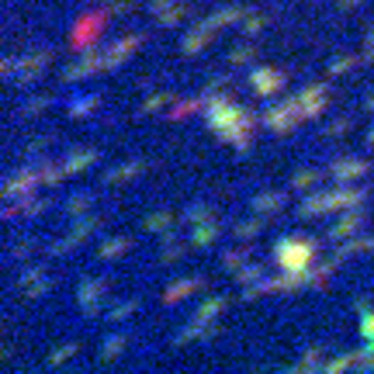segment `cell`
Masks as SVG:
<instances>
[{
	"label": "cell",
	"instance_id": "obj_1",
	"mask_svg": "<svg viewBox=\"0 0 374 374\" xmlns=\"http://www.w3.org/2000/svg\"><path fill=\"white\" fill-rule=\"evenodd\" d=\"M205 118H208V132H215L222 142H229L236 153H250L253 135H257V114L250 107L229 101L225 94H218L212 101H205Z\"/></svg>",
	"mask_w": 374,
	"mask_h": 374
},
{
	"label": "cell",
	"instance_id": "obj_40",
	"mask_svg": "<svg viewBox=\"0 0 374 374\" xmlns=\"http://www.w3.org/2000/svg\"><path fill=\"white\" fill-rule=\"evenodd\" d=\"M253 55H257L253 38H242L236 49H229V66H246V63H253Z\"/></svg>",
	"mask_w": 374,
	"mask_h": 374
},
{
	"label": "cell",
	"instance_id": "obj_61",
	"mask_svg": "<svg viewBox=\"0 0 374 374\" xmlns=\"http://www.w3.org/2000/svg\"><path fill=\"white\" fill-rule=\"evenodd\" d=\"M97 4H107V0H97Z\"/></svg>",
	"mask_w": 374,
	"mask_h": 374
},
{
	"label": "cell",
	"instance_id": "obj_58",
	"mask_svg": "<svg viewBox=\"0 0 374 374\" xmlns=\"http://www.w3.org/2000/svg\"><path fill=\"white\" fill-rule=\"evenodd\" d=\"M336 4H340L343 11H350V7H357V4H364V0H336Z\"/></svg>",
	"mask_w": 374,
	"mask_h": 374
},
{
	"label": "cell",
	"instance_id": "obj_44",
	"mask_svg": "<svg viewBox=\"0 0 374 374\" xmlns=\"http://www.w3.org/2000/svg\"><path fill=\"white\" fill-rule=\"evenodd\" d=\"M250 264V250L246 246H240V250H229V253H222V267L229 270V274H236L240 267H246Z\"/></svg>",
	"mask_w": 374,
	"mask_h": 374
},
{
	"label": "cell",
	"instance_id": "obj_39",
	"mask_svg": "<svg viewBox=\"0 0 374 374\" xmlns=\"http://www.w3.org/2000/svg\"><path fill=\"white\" fill-rule=\"evenodd\" d=\"M90 201H94V194H90V191H77V194H70V198H66V215H70V218L87 215Z\"/></svg>",
	"mask_w": 374,
	"mask_h": 374
},
{
	"label": "cell",
	"instance_id": "obj_49",
	"mask_svg": "<svg viewBox=\"0 0 374 374\" xmlns=\"http://www.w3.org/2000/svg\"><path fill=\"white\" fill-rule=\"evenodd\" d=\"M94 107H97V97H94V94H83V97H77V101L70 105V118H87Z\"/></svg>",
	"mask_w": 374,
	"mask_h": 374
},
{
	"label": "cell",
	"instance_id": "obj_45",
	"mask_svg": "<svg viewBox=\"0 0 374 374\" xmlns=\"http://www.w3.org/2000/svg\"><path fill=\"white\" fill-rule=\"evenodd\" d=\"M173 101H177L173 94H163V90H160V94H149V97L142 101V107H139V111H142V114H156V111H163V107H170Z\"/></svg>",
	"mask_w": 374,
	"mask_h": 374
},
{
	"label": "cell",
	"instance_id": "obj_47",
	"mask_svg": "<svg viewBox=\"0 0 374 374\" xmlns=\"http://www.w3.org/2000/svg\"><path fill=\"white\" fill-rule=\"evenodd\" d=\"M225 87H229V77H225V73H215V77H208V80H205V87H201V97H205V101H212V97H218V94H225Z\"/></svg>",
	"mask_w": 374,
	"mask_h": 374
},
{
	"label": "cell",
	"instance_id": "obj_15",
	"mask_svg": "<svg viewBox=\"0 0 374 374\" xmlns=\"http://www.w3.org/2000/svg\"><path fill=\"white\" fill-rule=\"evenodd\" d=\"M215 336H218V326H215L212 319L194 316V319L187 322L184 329L173 336V343H177V347H184V343H191V340H215Z\"/></svg>",
	"mask_w": 374,
	"mask_h": 374
},
{
	"label": "cell",
	"instance_id": "obj_57",
	"mask_svg": "<svg viewBox=\"0 0 374 374\" xmlns=\"http://www.w3.org/2000/svg\"><path fill=\"white\" fill-rule=\"evenodd\" d=\"M364 63H374V28L368 31V46H364Z\"/></svg>",
	"mask_w": 374,
	"mask_h": 374
},
{
	"label": "cell",
	"instance_id": "obj_46",
	"mask_svg": "<svg viewBox=\"0 0 374 374\" xmlns=\"http://www.w3.org/2000/svg\"><path fill=\"white\" fill-rule=\"evenodd\" d=\"M267 277V270L260 267V264H246V267L236 270V281H240L242 288H250V284H257V281H264Z\"/></svg>",
	"mask_w": 374,
	"mask_h": 374
},
{
	"label": "cell",
	"instance_id": "obj_10",
	"mask_svg": "<svg viewBox=\"0 0 374 374\" xmlns=\"http://www.w3.org/2000/svg\"><path fill=\"white\" fill-rule=\"evenodd\" d=\"M38 184H42L38 166H21V170H14V173L7 177V184H4V198H7V201L28 198V194H35V187Z\"/></svg>",
	"mask_w": 374,
	"mask_h": 374
},
{
	"label": "cell",
	"instance_id": "obj_12",
	"mask_svg": "<svg viewBox=\"0 0 374 374\" xmlns=\"http://www.w3.org/2000/svg\"><path fill=\"white\" fill-rule=\"evenodd\" d=\"M329 198H333V212H347V208H357V205H364L368 201V187L360 184H336L329 191Z\"/></svg>",
	"mask_w": 374,
	"mask_h": 374
},
{
	"label": "cell",
	"instance_id": "obj_50",
	"mask_svg": "<svg viewBox=\"0 0 374 374\" xmlns=\"http://www.w3.org/2000/svg\"><path fill=\"white\" fill-rule=\"evenodd\" d=\"M49 105H53V97H31V101H25V105L18 107V114L21 118H35V114H42Z\"/></svg>",
	"mask_w": 374,
	"mask_h": 374
},
{
	"label": "cell",
	"instance_id": "obj_51",
	"mask_svg": "<svg viewBox=\"0 0 374 374\" xmlns=\"http://www.w3.org/2000/svg\"><path fill=\"white\" fill-rule=\"evenodd\" d=\"M73 353H77V343H63L59 350H53V353H49V368H59V364H66Z\"/></svg>",
	"mask_w": 374,
	"mask_h": 374
},
{
	"label": "cell",
	"instance_id": "obj_54",
	"mask_svg": "<svg viewBox=\"0 0 374 374\" xmlns=\"http://www.w3.org/2000/svg\"><path fill=\"white\" fill-rule=\"evenodd\" d=\"M360 336H364V340H374V312L371 309L360 312Z\"/></svg>",
	"mask_w": 374,
	"mask_h": 374
},
{
	"label": "cell",
	"instance_id": "obj_53",
	"mask_svg": "<svg viewBox=\"0 0 374 374\" xmlns=\"http://www.w3.org/2000/svg\"><path fill=\"white\" fill-rule=\"evenodd\" d=\"M53 146V135H35L31 142H25V153H31V156H38L42 149H49Z\"/></svg>",
	"mask_w": 374,
	"mask_h": 374
},
{
	"label": "cell",
	"instance_id": "obj_27",
	"mask_svg": "<svg viewBox=\"0 0 374 374\" xmlns=\"http://www.w3.org/2000/svg\"><path fill=\"white\" fill-rule=\"evenodd\" d=\"M357 253H374V236H350V240H343L340 250H336V260L343 264L347 257H357Z\"/></svg>",
	"mask_w": 374,
	"mask_h": 374
},
{
	"label": "cell",
	"instance_id": "obj_7",
	"mask_svg": "<svg viewBox=\"0 0 374 374\" xmlns=\"http://www.w3.org/2000/svg\"><path fill=\"white\" fill-rule=\"evenodd\" d=\"M105 294H107L105 277H83L77 284V305L83 309V316H97L101 305H105Z\"/></svg>",
	"mask_w": 374,
	"mask_h": 374
},
{
	"label": "cell",
	"instance_id": "obj_56",
	"mask_svg": "<svg viewBox=\"0 0 374 374\" xmlns=\"http://www.w3.org/2000/svg\"><path fill=\"white\" fill-rule=\"evenodd\" d=\"M18 70H21V59H18V55H7V59L0 63V73H4V77H18Z\"/></svg>",
	"mask_w": 374,
	"mask_h": 374
},
{
	"label": "cell",
	"instance_id": "obj_60",
	"mask_svg": "<svg viewBox=\"0 0 374 374\" xmlns=\"http://www.w3.org/2000/svg\"><path fill=\"white\" fill-rule=\"evenodd\" d=\"M364 107H368V111H374V94L368 97V101H364Z\"/></svg>",
	"mask_w": 374,
	"mask_h": 374
},
{
	"label": "cell",
	"instance_id": "obj_20",
	"mask_svg": "<svg viewBox=\"0 0 374 374\" xmlns=\"http://www.w3.org/2000/svg\"><path fill=\"white\" fill-rule=\"evenodd\" d=\"M329 212H333L329 191H316V194L301 198V205H298V215H301V218H319V215H329Z\"/></svg>",
	"mask_w": 374,
	"mask_h": 374
},
{
	"label": "cell",
	"instance_id": "obj_34",
	"mask_svg": "<svg viewBox=\"0 0 374 374\" xmlns=\"http://www.w3.org/2000/svg\"><path fill=\"white\" fill-rule=\"evenodd\" d=\"M326 357H322V347H309V353H301L288 371H322Z\"/></svg>",
	"mask_w": 374,
	"mask_h": 374
},
{
	"label": "cell",
	"instance_id": "obj_5",
	"mask_svg": "<svg viewBox=\"0 0 374 374\" xmlns=\"http://www.w3.org/2000/svg\"><path fill=\"white\" fill-rule=\"evenodd\" d=\"M294 105H298L305 122L319 118L322 111H326V105H329V83H305V87L294 94Z\"/></svg>",
	"mask_w": 374,
	"mask_h": 374
},
{
	"label": "cell",
	"instance_id": "obj_30",
	"mask_svg": "<svg viewBox=\"0 0 374 374\" xmlns=\"http://www.w3.org/2000/svg\"><path fill=\"white\" fill-rule=\"evenodd\" d=\"M187 253V242H181L173 233L163 236V246H160V264H177L181 257Z\"/></svg>",
	"mask_w": 374,
	"mask_h": 374
},
{
	"label": "cell",
	"instance_id": "obj_26",
	"mask_svg": "<svg viewBox=\"0 0 374 374\" xmlns=\"http://www.w3.org/2000/svg\"><path fill=\"white\" fill-rule=\"evenodd\" d=\"M97 229H101V215H90V212H87V215H80V218H73V229H70L66 236H70V240L80 246V242H87L90 236H94V233H97Z\"/></svg>",
	"mask_w": 374,
	"mask_h": 374
},
{
	"label": "cell",
	"instance_id": "obj_55",
	"mask_svg": "<svg viewBox=\"0 0 374 374\" xmlns=\"http://www.w3.org/2000/svg\"><path fill=\"white\" fill-rule=\"evenodd\" d=\"M31 253H35V242H31V240L14 242V250H11V257H14V260H25V257H31Z\"/></svg>",
	"mask_w": 374,
	"mask_h": 374
},
{
	"label": "cell",
	"instance_id": "obj_21",
	"mask_svg": "<svg viewBox=\"0 0 374 374\" xmlns=\"http://www.w3.org/2000/svg\"><path fill=\"white\" fill-rule=\"evenodd\" d=\"M218 236H222V222H215V218L198 222L194 233H191V246H194V250H208V246L218 242Z\"/></svg>",
	"mask_w": 374,
	"mask_h": 374
},
{
	"label": "cell",
	"instance_id": "obj_9",
	"mask_svg": "<svg viewBox=\"0 0 374 374\" xmlns=\"http://www.w3.org/2000/svg\"><path fill=\"white\" fill-rule=\"evenodd\" d=\"M49 63H53V53L49 49H35V53H28L21 55V70H18V87H31V83H38L42 80V73L49 70Z\"/></svg>",
	"mask_w": 374,
	"mask_h": 374
},
{
	"label": "cell",
	"instance_id": "obj_31",
	"mask_svg": "<svg viewBox=\"0 0 374 374\" xmlns=\"http://www.w3.org/2000/svg\"><path fill=\"white\" fill-rule=\"evenodd\" d=\"M225 305H229V298H225V294H208V298L198 305V312H194V316H201V319H212L215 322L222 312H225Z\"/></svg>",
	"mask_w": 374,
	"mask_h": 374
},
{
	"label": "cell",
	"instance_id": "obj_8",
	"mask_svg": "<svg viewBox=\"0 0 374 374\" xmlns=\"http://www.w3.org/2000/svg\"><path fill=\"white\" fill-rule=\"evenodd\" d=\"M326 173H329L336 184H353V181H360V177L371 173V163L360 160V156H336V160L329 163Z\"/></svg>",
	"mask_w": 374,
	"mask_h": 374
},
{
	"label": "cell",
	"instance_id": "obj_24",
	"mask_svg": "<svg viewBox=\"0 0 374 374\" xmlns=\"http://www.w3.org/2000/svg\"><path fill=\"white\" fill-rule=\"evenodd\" d=\"M250 11L246 7H240V4H229V7H218V11H212L205 21L218 31V28H229V25H242V18H246Z\"/></svg>",
	"mask_w": 374,
	"mask_h": 374
},
{
	"label": "cell",
	"instance_id": "obj_19",
	"mask_svg": "<svg viewBox=\"0 0 374 374\" xmlns=\"http://www.w3.org/2000/svg\"><path fill=\"white\" fill-rule=\"evenodd\" d=\"M139 173H146V160L118 163V166H111L105 173V187H122V184H129L132 177H139Z\"/></svg>",
	"mask_w": 374,
	"mask_h": 374
},
{
	"label": "cell",
	"instance_id": "obj_4",
	"mask_svg": "<svg viewBox=\"0 0 374 374\" xmlns=\"http://www.w3.org/2000/svg\"><path fill=\"white\" fill-rule=\"evenodd\" d=\"M305 118H301V111L294 105V97L288 101H277V105H267L264 107V114H260V125L274 135H288L294 125H301Z\"/></svg>",
	"mask_w": 374,
	"mask_h": 374
},
{
	"label": "cell",
	"instance_id": "obj_13",
	"mask_svg": "<svg viewBox=\"0 0 374 374\" xmlns=\"http://www.w3.org/2000/svg\"><path fill=\"white\" fill-rule=\"evenodd\" d=\"M142 42H146V35H139V31L125 35V38H118V42H114V46L105 53V70H118V66H122V63H125V59H129V55L142 46Z\"/></svg>",
	"mask_w": 374,
	"mask_h": 374
},
{
	"label": "cell",
	"instance_id": "obj_18",
	"mask_svg": "<svg viewBox=\"0 0 374 374\" xmlns=\"http://www.w3.org/2000/svg\"><path fill=\"white\" fill-rule=\"evenodd\" d=\"M18 288H21V294H28V298H42V294L49 292V277H46L42 267H25L21 277H18Z\"/></svg>",
	"mask_w": 374,
	"mask_h": 374
},
{
	"label": "cell",
	"instance_id": "obj_41",
	"mask_svg": "<svg viewBox=\"0 0 374 374\" xmlns=\"http://www.w3.org/2000/svg\"><path fill=\"white\" fill-rule=\"evenodd\" d=\"M208 218H215V208L208 205V201H191V205L184 208V222H191V225L208 222Z\"/></svg>",
	"mask_w": 374,
	"mask_h": 374
},
{
	"label": "cell",
	"instance_id": "obj_2",
	"mask_svg": "<svg viewBox=\"0 0 374 374\" xmlns=\"http://www.w3.org/2000/svg\"><path fill=\"white\" fill-rule=\"evenodd\" d=\"M270 257L281 264V270H305V267L316 264V257H319V242L301 240V236H288V240H281L274 250H270Z\"/></svg>",
	"mask_w": 374,
	"mask_h": 374
},
{
	"label": "cell",
	"instance_id": "obj_16",
	"mask_svg": "<svg viewBox=\"0 0 374 374\" xmlns=\"http://www.w3.org/2000/svg\"><path fill=\"white\" fill-rule=\"evenodd\" d=\"M212 35H215V28L208 25V21H198V25H194L184 38H181V53H184V55L205 53V49H208V42H212Z\"/></svg>",
	"mask_w": 374,
	"mask_h": 374
},
{
	"label": "cell",
	"instance_id": "obj_3",
	"mask_svg": "<svg viewBox=\"0 0 374 374\" xmlns=\"http://www.w3.org/2000/svg\"><path fill=\"white\" fill-rule=\"evenodd\" d=\"M114 14L107 11V7H101V11H87L80 21L73 25V31H70V46H73V53H87V49H94V42L101 38V31H105V25L111 21Z\"/></svg>",
	"mask_w": 374,
	"mask_h": 374
},
{
	"label": "cell",
	"instance_id": "obj_11",
	"mask_svg": "<svg viewBox=\"0 0 374 374\" xmlns=\"http://www.w3.org/2000/svg\"><path fill=\"white\" fill-rule=\"evenodd\" d=\"M364 222H368V212H364L360 205H357V208H347V212L329 225L326 236H329L333 242H343V240H350V236H357V233L364 229Z\"/></svg>",
	"mask_w": 374,
	"mask_h": 374
},
{
	"label": "cell",
	"instance_id": "obj_48",
	"mask_svg": "<svg viewBox=\"0 0 374 374\" xmlns=\"http://www.w3.org/2000/svg\"><path fill=\"white\" fill-rule=\"evenodd\" d=\"M135 309H139V301L135 298H125V301H118L114 309H107V319L111 322H125L135 316Z\"/></svg>",
	"mask_w": 374,
	"mask_h": 374
},
{
	"label": "cell",
	"instance_id": "obj_23",
	"mask_svg": "<svg viewBox=\"0 0 374 374\" xmlns=\"http://www.w3.org/2000/svg\"><path fill=\"white\" fill-rule=\"evenodd\" d=\"M142 233H146V236H170V233H173V215L166 212V208L149 212L142 218Z\"/></svg>",
	"mask_w": 374,
	"mask_h": 374
},
{
	"label": "cell",
	"instance_id": "obj_32",
	"mask_svg": "<svg viewBox=\"0 0 374 374\" xmlns=\"http://www.w3.org/2000/svg\"><path fill=\"white\" fill-rule=\"evenodd\" d=\"M267 25H270L267 11H250V14L242 18V38H257V35H260Z\"/></svg>",
	"mask_w": 374,
	"mask_h": 374
},
{
	"label": "cell",
	"instance_id": "obj_36",
	"mask_svg": "<svg viewBox=\"0 0 374 374\" xmlns=\"http://www.w3.org/2000/svg\"><path fill=\"white\" fill-rule=\"evenodd\" d=\"M125 250H129V236H111V240H105L97 246V257L101 260H118Z\"/></svg>",
	"mask_w": 374,
	"mask_h": 374
},
{
	"label": "cell",
	"instance_id": "obj_35",
	"mask_svg": "<svg viewBox=\"0 0 374 374\" xmlns=\"http://www.w3.org/2000/svg\"><path fill=\"white\" fill-rule=\"evenodd\" d=\"M347 368H360V350L343 353V357H326V364H322L326 374H340V371H347Z\"/></svg>",
	"mask_w": 374,
	"mask_h": 374
},
{
	"label": "cell",
	"instance_id": "obj_17",
	"mask_svg": "<svg viewBox=\"0 0 374 374\" xmlns=\"http://www.w3.org/2000/svg\"><path fill=\"white\" fill-rule=\"evenodd\" d=\"M205 284H208L205 277H181V281L166 284V292H163V305H177V301H184V298H191L194 292H201Z\"/></svg>",
	"mask_w": 374,
	"mask_h": 374
},
{
	"label": "cell",
	"instance_id": "obj_25",
	"mask_svg": "<svg viewBox=\"0 0 374 374\" xmlns=\"http://www.w3.org/2000/svg\"><path fill=\"white\" fill-rule=\"evenodd\" d=\"M97 160H101V153L90 149V146H83V149H73V153L63 160V166H66V173H83V170H90Z\"/></svg>",
	"mask_w": 374,
	"mask_h": 374
},
{
	"label": "cell",
	"instance_id": "obj_6",
	"mask_svg": "<svg viewBox=\"0 0 374 374\" xmlns=\"http://www.w3.org/2000/svg\"><path fill=\"white\" fill-rule=\"evenodd\" d=\"M288 83V73L284 70H274V66H253L250 70V87L257 97H277Z\"/></svg>",
	"mask_w": 374,
	"mask_h": 374
},
{
	"label": "cell",
	"instance_id": "obj_43",
	"mask_svg": "<svg viewBox=\"0 0 374 374\" xmlns=\"http://www.w3.org/2000/svg\"><path fill=\"white\" fill-rule=\"evenodd\" d=\"M360 59H364V55H336V59H329L326 73H329V77H343V73H350Z\"/></svg>",
	"mask_w": 374,
	"mask_h": 374
},
{
	"label": "cell",
	"instance_id": "obj_59",
	"mask_svg": "<svg viewBox=\"0 0 374 374\" xmlns=\"http://www.w3.org/2000/svg\"><path fill=\"white\" fill-rule=\"evenodd\" d=\"M368 149H374V125H371V132H368Z\"/></svg>",
	"mask_w": 374,
	"mask_h": 374
},
{
	"label": "cell",
	"instance_id": "obj_28",
	"mask_svg": "<svg viewBox=\"0 0 374 374\" xmlns=\"http://www.w3.org/2000/svg\"><path fill=\"white\" fill-rule=\"evenodd\" d=\"M125 343H129V336H122V333L105 336V340H101V350H97V360H101V364L118 360V357H122V350H125Z\"/></svg>",
	"mask_w": 374,
	"mask_h": 374
},
{
	"label": "cell",
	"instance_id": "obj_42",
	"mask_svg": "<svg viewBox=\"0 0 374 374\" xmlns=\"http://www.w3.org/2000/svg\"><path fill=\"white\" fill-rule=\"evenodd\" d=\"M322 181L319 170H298L292 177V191H298V194H305V191H312V187Z\"/></svg>",
	"mask_w": 374,
	"mask_h": 374
},
{
	"label": "cell",
	"instance_id": "obj_33",
	"mask_svg": "<svg viewBox=\"0 0 374 374\" xmlns=\"http://www.w3.org/2000/svg\"><path fill=\"white\" fill-rule=\"evenodd\" d=\"M264 218H267V215H253V218H242V222H236V225H233L236 240L250 242L253 236H260V229H264Z\"/></svg>",
	"mask_w": 374,
	"mask_h": 374
},
{
	"label": "cell",
	"instance_id": "obj_38",
	"mask_svg": "<svg viewBox=\"0 0 374 374\" xmlns=\"http://www.w3.org/2000/svg\"><path fill=\"white\" fill-rule=\"evenodd\" d=\"M35 166H38V177H42L46 187H59L63 177H66V166H55V163H46V160H38Z\"/></svg>",
	"mask_w": 374,
	"mask_h": 374
},
{
	"label": "cell",
	"instance_id": "obj_52",
	"mask_svg": "<svg viewBox=\"0 0 374 374\" xmlns=\"http://www.w3.org/2000/svg\"><path fill=\"white\" fill-rule=\"evenodd\" d=\"M350 125H353L350 118H336V122H329V125L322 129V135H326V139H340V135L350 132Z\"/></svg>",
	"mask_w": 374,
	"mask_h": 374
},
{
	"label": "cell",
	"instance_id": "obj_37",
	"mask_svg": "<svg viewBox=\"0 0 374 374\" xmlns=\"http://www.w3.org/2000/svg\"><path fill=\"white\" fill-rule=\"evenodd\" d=\"M198 107H205V97L198 94V97H177L173 105H170V118L177 122V118H187V114H194Z\"/></svg>",
	"mask_w": 374,
	"mask_h": 374
},
{
	"label": "cell",
	"instance_id": "obj_22",
	"mask_svg": "<svg viewBox=\"0 0 374 374\" xmlns=\"http://www.w3.org/2000/svg\"><path fill=\"white\" fill-rule=\"evenodd\" d=\"M284 205H288L284 191H260V194L250 201V208H253L257 215H277Z\"/></svg>",
	"mask_w": 374,
	"mask_h": 374
},
{
	"label": "cell",
	"instance_id": "obj_14",
	"mask_svg": "<svg viewBox=\"0 0 374 374\" xmlns=\"http://www.w3.org/2000/svg\"><path fill=\"white\" fill-rule=\"evenodd\" d=\"M97 70H105V53H94V49H87V53H80V59L63 73V80L66 83H77L83 80V77H90V73H97Z\"/></svg>",
	"mask_w": 374,
	"mask_h": 374
},
{
	"label": "cell",
	"instance_id": "obj_29",
	"mask_svg": "<svg viewBox=\"0 0 374 374\" xmlns=\"http://www.w3.org/2000/svg\"><path fill=\"white\" fill-rule=\"evenodd\" d=\"M187 14H191V7L181 4V0H173V4H166L160 14H156V21H160L163 28H173V25H181V21H187Z\"/></svg>",
	"mask_w": 374,
	"mask_h": 374
}]
</instances>
